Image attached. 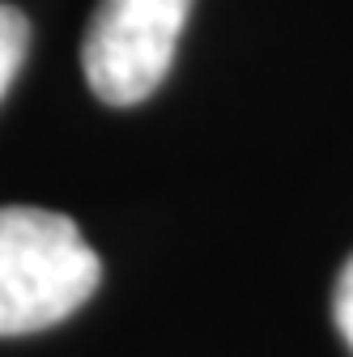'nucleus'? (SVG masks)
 I'll return each instance as SVG.
<instances>
[{
	"mask_svg": "<svg viewBox=\"0 0 353 357\" xmlns=\"http://www.w3.org/2000/svg\"><path fill=\"white\" fill-rule=\"evenodd\" d=\"M103 264L77 221L52 208H0V336L68 319L98 289Z\"/></svg>",
	"mask_w": 353,
	"mask_h": 357,
	"instance_id": "obj_1",
	"label": "nucleus"
},
{
	"mask_svg": "<svg viewBox=\"0 0 353 357\" xmlns=\"http://www.w3.org/2000/svg\"><path fill=\"white\" fill-rule=\"evenodd\" d=\"M192 0H98L81 43L90 89L111 107L145 102L166 81Z\"/></svg>",
	"mask_w": 353,
	"mask_h": 357,
	"instance_id": "obj_2",
	"label": "nucleus"
},
{
	"mask_svg": "<svg viewBox=\"0 0 353 357\" xmlns=\"http://www.w3.org/2000/svg\"><path fill=\"white\" fill-rule=\"evenodd\" d=\"M26 47H30L26 13L13 9V5H0V98H5V89L13 85V77L26 60Z\"/></svg>",
	"mask_w": 353,
	"mask_h": 357,
	"instance_id": "obj_3",
	"label": "nucleus"
},
{
	"mask_svg": "<svg viewBox=\"0 0 353 357\" xmlns=\"http://www.w3.org/2000/svg\"><path fill=\"white\" fill-rule=\"evenodd\" d=\"M332 315H336V328H340L345 344L353 349V255L345 259L340 277H336V294H332Z\"/></svg>",
	"mask_w": 353,
	"mask_h": 357,
	"instance_id": "obj_4",
	"label": "nucleus"
}]
</instances>
